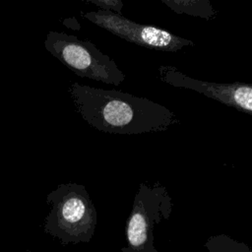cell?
Returning <instances> with one entry per match:
<instances>
[{
  "label": "cell",
  "mask_w": 252,
  "mask_h": 252,
  "mask_svg": "<svg viewBox=\"0 0 252 252\" xmlns=\"http://www.w3.org/2000/svg\"><path fill=\"white\" fill-rule=\"evenodd\" d=\"M68 93L82 118L101 132L128 135L161 132L180 122L178 115L169 108L117 90L75 82Z\"/></svg>",
  "instance_id": "1"
},
{
  "label": "cell",
  "mask_w": 252,
  "mask_h": 252,
  "mask_svg": "<svg viewBox=\"0 0 252 252\" xmlns=\"http://www.w3.org/2000/svg\"><path fill=\"white\" fill-rule=\"evenodd\" d=\"M51 210L45 218L44 230L63 244L88 242L94 231L96 213L83 185L59 184L47 196Z\"/></svg>",
  "instance_id": "2"
},
{
  "label": "cell",
  "mask_w": 252,
  "mask_h": 252,
  "mask_svg": "<svg viewBox=\"0 0 252 252\" xmlns=\"http://www.w3.org/2000/svg\"><path fill=\"white\" fill-rule=\"evenodd\" d=\"M44 47L77 76L114 86H119L125 80V74L114 60L90 40L50 31L46 34Z\"/></svg>",
  "instance_id": "3"
},
{
  "label": "cell",
  "mask_w": 252,
  "mask_h": 252,
  "mask_svg": "<svg viewBox=\"0 0 252 252\" xmlns=\"http://www.w3.org/2000/svg\"><path fill=\"white\" fill-rule=\"evenodd\" d=\"M81 16L112 34L146 48L177 52L185 46L195 45L194 41L176 35L164 29L135 23L112 11L98 9L97 11L81 12Z\"/></svg>",
  "instance_id": "4"
},
{
  "label": "cell",
  "mask_w": 252,
  "mask_h": 252,
  "mask_svg": "<svg viewBox=\"0 0 252 252\" xmlns=\"http://www.w3.org/2000/svg\"><path fill=\"white\" fill-rule=\"evenodd\" d=\"M158 78L175 87L200 93L225 105L252 115V83H215L192 78L170 65H160Z\"/></svg>",
  "instance_id": "5"
},
{
  "label": "cell",
  "mask_w": 252,
  "mask_h": 252,
  "mask_svg": "<svg viewBox=\"0 0 252 252\" xmlns=\"http://www.w3.org/2000/svg\"><path fill=\"white\" fill-rule=\"evenodd\" d=\"M176 14H185L202 18L206 21L214 20L218 10L214 8L210 0H160Z\"/></svg>",
  "instance_id": "6"
},
{
  "label": "cell",
  "mask_w": 252,
  "mask_h": 252,
  "mask_svg": "<svg viewBox=\"0 0 252 252\" xmlns=\"http://www.w3.org/2000/svg\"><path fill=\"white\" fill-rule=\"evenodd\" d=\"M147 220L143 214L134 212L127 225V237L133 247L142 246L147 239Z\"/></svg>",
  "instance_id": "7"
},
{
  "label": "cell",
  "mask_w": 252,
  "mask_h": 252,
  "mask_svg": "<svg viewBox=\"0 0 252 252\" xmlns=\"http://www.w3.org/2000/svg\"><path fill=\"white\" fill-rule=\"evenodd\" d=\"M88 3H92L97 6L101 10L112 11L115 13L121 14L123 8L122 0H84Z\"/></svg>",
  "instance_id": "8"
}]
</instances>
